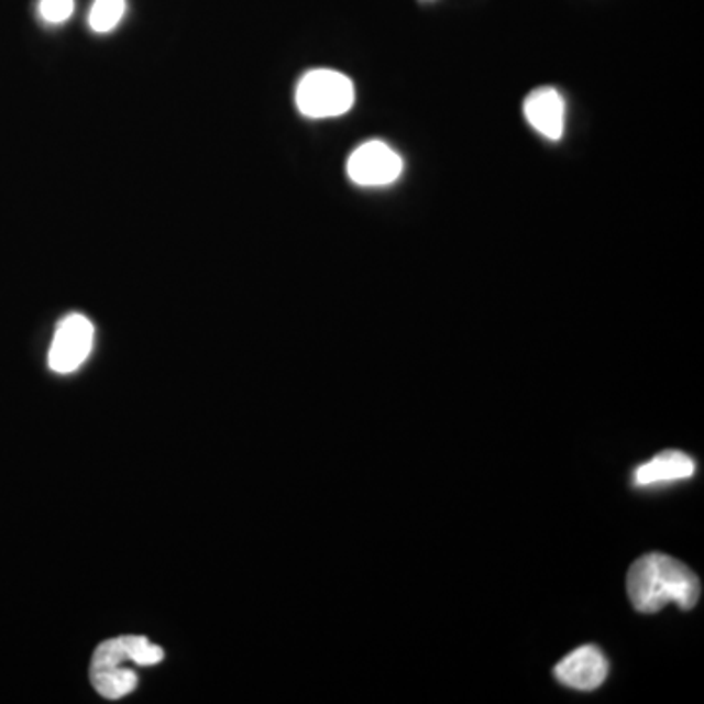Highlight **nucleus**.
Returning <instances> with one entry per match:
<instances>
[{
	"instance_id": "nucleus-1",
	"label": "nucleus",
	"mask_w": 704,
	"mask_h": 704,
	"mask_svg": "<svg viewBox=\"0 0 704 704\" xmlns=\"http://www.w3.org/2000/svg\"><path fill=\"white\" fill-rule=\"evenodd\" d=\"M626 590L636 610L653 615L669 603L685 610L695 607L701 597V581L685 563L671 556L646 554L632 563Z\"/></svg>"
},
{
	"instance_id": "nucleus-2",
	"label": "nucleus",
	"mask_w": 704,
	"mask_h": 704,
	"mask_svg": "<svg viewBox=\"0 0 704 704\" xmlns=\"http://www.w3.org/2000/svg\"><path fill=\"white\" fill-rule=\"evenodd\" d=\"M299 112L308 118L343 116L354 105L352 80L331 69L309 70L296 90Z\"/></svg>"
},
{
	"instance_id": "nucleus-3",
	"label": "nucleus",
	"mask_w": 704,
	"mask_h": 704,
	"mask_svg": "<svg viewBox=\"0 0 704 704\" xmlns=\"http://www.w3.org/2000/svg\"><path fill=\"white\" fill-rule=\"evenodd\" d=\"M95 343V327L87 317L73 314L65 317L50 346V369L57 374H69L87 361Z\"/></svg>"
},
{
	"instance_id": "nucleus-4",
	"label": "nucleus",
	"mask_w": 704,
	"mask_h": 704,
	"mask_svg": "<svg viewBox=\"0 0 704 704\" xmlns=\"http://www.w3.org/2000/svg\"><path fill=\"white\" fill-rule=\"evenodd\" d=\"M404 170V161L382 141L362 143L359 150L352 151L346 173L352 183L359 186H386L397 180Z\"/></svg>"
},
{
	"instance_id": "nucleus-5",
	"label": "nucleus",
	"mask_w": 704,
	"mask_h": 704,
	"mask_svg": "<svg viewBox=\"0 0 704 704\" xmlns=\"http://www.w3.org/2000/svg\"><path fill=\"white\" fill-rule=\"evenodd\" d=\"M608 661L605 653L595 646H581L568 653L554 669V675L562 685L578 691H595L605 683Z\"/></svg>"
},
{
	"instance_id": "nucleus-6",
	"label": "nucleus",
	"mask_w": 704,
	"mask_h": 704,
	"mask_svg": "<svg viewBox=\"0 0 704 704\" xmlns=\"http://www.w3.org/2000/svg\"><path fill=\"white\" fill-rule=\"evenodd\" d=\"M525 116L528 123L542 133L546 140L558 141L562 138L565 105L556 88H538L525 100Z\"/></svg>"
},
{
	"instance_id": "nucleus-7",
	"label": "nucleus",
	"mask_w": 704,
	"mask_h": 704,
	"mask_svg": "<svg viewBox=\"0 0 704 704\" xmlns=\"http://www.w3.org/2000/svg\"><path fill=\"white\" fill-rule=\"evenodd\" d=\"M693 474H695L693 458L686 457L685 452H679V450H668L638 468L634 474V482L638 485L666 484V482L689 480Z\"/></svg>"
},
{
	"instance_id": "nucleus-8",
	"label": "nucleus",
	"mask_w": 704,
	"mask_h": 704,
	"mask_svg": "<svg viewBox=\"0 0 704 704\" xmlns=\"http://www.w3.org/2000/svg\"><path fill=\"white\" fill-rule=\"evenodd\" d=\"M92 686L97 689L100 696H105L108 701H116L122 696L130 695L133 689L138 686V675L132 669H112L105 673H90Z\"/></svg>"
},
{
	"instance_id": "nucleus-9",
	"label": "nucleus",
	"mask_w": 704,
	"mask_h": 704,
	"mask_svg": "<svg viewBox=\"0 0 704 704\" xmlns=\"http://www.w3.org/2000/svg\"><path fill=\"white\" fill-rule=\"evenodd\" d=\"M125 12V0H95L92 9H90V28L98 34L112 32Z\"/></svg>"
},
{
	"instance_id": "nucleus-10",
	"label": "nucleus",
	"mask_w": 704,
	"mask_h": 704,
	"mask_svg": "<svg viewBox=\"0 0 704 704\" xmlns=\"http://www.w3.org/2000/svg\"><path fill=\"white\" fill-rule=\"evenodd\" d=\"M122 644L128 660L138 666H153L165 658L163 650L153 646L145 636H122Z\"/></svg>"
},
{
	"instance_id": "nucleus-11",
	"label": "nucleus",
	"mask_w": 704,
	"mask_h": 704,
	"mask_svg": "<svg viewBox=\"0 0 704 704\" xmlns=\"http://www.w3.org/2000/svg\"><path fill=\"white\" fill-rule=\"evenodd\" d=\"M73 0H42L40 14L52 24H62L73 14Z\"/></svg>"
}]
</instances>
